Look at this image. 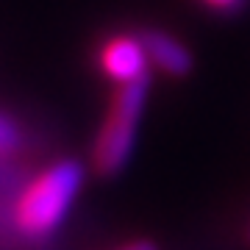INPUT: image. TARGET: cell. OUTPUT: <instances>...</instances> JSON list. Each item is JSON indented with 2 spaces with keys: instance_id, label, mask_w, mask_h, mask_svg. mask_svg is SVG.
I'll list each match as a JSON object with an SVG mask.
<instances>
[{
  "instance_id": "1",
  "label": "cell",
  "mask_w": 250,
  "mask_h": 250,
  "mask_svg": "<svg viewBox=\"0 0 250 250\" xmlns=\"http://www.w3.org/2000/svg\"><path fill=\"white\" fill-rule=\"evenodd\" d=\"M86 181V167L75 159H59L22 184L9 206V223L17 236L42 242L62 228Z\"/></svg>"
},
{
  "instance_id": "2",
  "label": "cell",
  "mask_w": 250,
  "mask_h": 250,
  "mask_svg": "<svg viewBox=\"0 0 250 250\" xmlns=\"http://www.w3.org/2000/svg\"><path fill=\"white\" fill-rule=\"evenodd\" d=\"M147 95H150V75L114 89V98L108 103L100 131L92 142V167L98 175H106V178L117 175L131 161Z\"/></svg>"
},
{
  "instance_id": "3",
  "label": "cell",
  "mask_w": 250,
  "mask_h": 250,
  "mask_svg": "<svg viewBox=\"0 0 250 250\" xmlns=\"http://www.w3.org/2000/svg\"><path fill=\"white\" fill-rule=\"evenodd\" d=\"M98 67L111 83L123 86L150 75V59L139 34H114L98 47Z\"/></svg>"
},
{
  "instance_id": "4",
  "label": "cell",
  "mask_w": 250,
  "mask_h": 250,
  "mask_svg": "<svg viewBox=\"0 0 250 250\" xmlns=\"http://www.w3.org/2000/svg\"><path fill=\"white\" fill-rule=\"evenodd\" d=\"M139 36H142V45L147 50L150 67H156L164 75H172V78H184V75L192 72L195 59L181 39H175L172 34L161 31V28H145Z\"/></svg>"
},
{
  "instance_id": "5",
  "label": "cell",
  "mask_w": 250,
  "mask_h": 250,
  "mask_svg": "<svg viewBox=\"0 0 250 250\" xmlns=\"http://www.w3.org/2000/svg\"><path fill=\"white\" fill-rule=\"evenodd\" d=\"M22 145H25V134H22V128H20L11 117L0 114V161L17 156V153L22 150Z\"/></svg>"
},
{
  "instance_id": "6",
  "label": "cell",
  "mask_w": 250,
  "mask_h": 250,
  "mask_svg": "<svg viewBox=\"0 0 250 250\" xmlns=\"http://www.w3.org/2000/svg\"><path fill=\"white\" fill-rule=\"evenodd\" d=\"M208 9H214L220 11V14H236V11L245 9V3L248 0H203Z\"/></svg>"
},
{
  "instance_id": "7",
  "label": "cell",
  "mask_w": 250,
  "mask_h": 250,
  "mask_svg": "<svg viewBox=\"0 0 250 250\" xmlns=\"http://www.w3.org/2000/svg\"><path fill=\"white\" fill-rule=\"evenodd\" d=\"M117 250H156V245H150V242H131V245H123V248H117Z\"/></svg>"
},
{
  "instance_id": "8",
  "label": "cell",
  "mask_w": 250,
  "mask_h": 250,
  "mask_svg": "<svg viewBox=\"0 0 250 250\" xmlns=\"http://www.w3.org/2000/svg\"><path fill=\"white\" fill-rule=\"evenodd\" d=\"M248 242H250V231H248Z\"/></svg>"
}]
</instances>
